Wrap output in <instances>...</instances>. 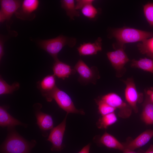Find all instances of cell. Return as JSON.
I'll return each mask as SVG.
<instances>
[{"instance_id": "cell-15", "label": "cell", "mask_w": 153, "mask_h": 153, "mask_svg": "<svg viewBox=\"0 0 153 153\" xmlns=\"http://www.w3.org/2000/svg\"><path fill=\"white\" fill-rule=\"evenodd\" d=\"M53 75L58 78L64 80L76 71L69 65L60 61L58 59L54 60L52 67Z\"/></svg>"}, {"instance_id": "cell-17", "label": "cell", "mask_w": 153, "mask_h": 153, "mask_svg": "<svg viewBox=\"0 0 153 153\" xmlns=\"http://www.w3.org/2000/svg\"><path fill=\"white\" fill-rule=\"evenodd\" d=\"M99 142L109 148L118 149L123 151L124 146L115 137L109 133L105 132L100 138Z\"/></svg>"}, {"instance_id": "cell-6", "label": "cell", "mask_w": 153, "mask_h": 153, "mask_svg": "<svg viewBox=\"0 0 153 153\" xmlns=\"http://www.w3.org/2000/svg\"><path fill=\"white\" fill-rule=\"evenodd\" d=\"M125 46L120 47L113 51L107 53V57L112 65L115 70L116 76L120 77L126 71V64L130 61L124 51Z\"/></svg>"}, {"instance_id": "cell-10", "label": "cell", "mask_w": 153, "mask_h": 153, "mask_svg": "<svg viewBox=\"0 0 153 153\" xmlns=\"http://www.w3.org/2000/svg\"><path fill=\"white\" fill-rule=\"evenodd\" d=\"M33 107L37 124L41 131L42 136L46 137L48 135L47 131L54 128L52 117L50 115L44 113L41 110L42 108L41 104H35Z\"/></svg>"}, {"instance_id": "cell-5", "label": "cell", "mask_w": 153, "mask_h": 153, "mask_svg": "<svg viewBox=\"0 0 153 153\" xmlns=\"http://www.w3.org/2000/svg\"><path fill=\"white\" fill-rule=\"evenodd\" d=\"M79 75L78 81L86 85L89 83L95 84L100 76L97 68L95 66L89 67L81 59H79L74 67Z\"/></svg>"}, {"instance_id": "cell-30", "label": "cell", "mask_w": 153, "mask_h": 153, "mask_svg": "<svg viewBox=\"0 0 153 153\" xmlns=\"http://www.w3.org/2000/svg\"><path fill=\"white\" fill-rule=\"evenodd\" d=\"M91 144L89 143L84 146L78 153H89Z\"/></svg>"}, {"instance_id": "cell-24", "label": "cell", "mask_w": 153, "mask_h": 153, "mask_svg": "<svg viewBox=\"0 0 153 153\" xmlns=\"http://www.w3.org/2000/svg\"><path fill=\"white\" fill-rule=\"evenodd\" d=\"M20 87L19 83L15 82L11 85L8 84L2 78L0 77V95L11 94L18 90Z\"/></svg>"}, {"instance_id": "cell-4", "label": "cell", "mask_w": 153, "mask_h": 153, "mask_svg": "<svg viewBox=\"0 0 153 153\" xmlns=\"http://www.w3.org/2000/svg\"><path fill=\"white\" fill-rule=\"evenodd\" d=\"M42 95L48 102H51L53 99L55 100L59 106L65 111L67 114L69 113L82 115L85 114L83 109H78L75 107L71 98L67 94L57 86L51 91Z\"/></svg>"}, {"instance_id": "cell-8", "label": "cell", "mask_w": 153, "mask_h": 153, "mask_svg": "<svg viewBox=\"0 0 153 153\" xmlns=\"http://www.w3.org/2000/svg\"><path fill=\"white\" fill-rule=\"evenodd\" d=\"M122 81L126 85L125 90L126 99L134 112L137 113L138 112L137 103L142 102L143 99V94L137 91L132 78H129L126 80Z\"/></svg>"}, {"instance_id": "cell-14", "label": "cell", "mask_w": 153, "mask_h": 153, "mask_svg": "<svg viewBox=\"0 0 153 153\" xmlns=\"http://www.w3.org/2000/svg\"><path fill=\"white\" fill-rule=\"evenodd\" d=\"M102 40L99 37L92 43L84 42L80 44L77 50L80 56H86L96 54L102 50Z\"/></svg>"}, {"instance_id": "cell-22", "label": "cell", "mask_w": 153, "mask_h": 153, "mask_svg": "<svg viewBox=\"0 0 153 153\" xmlns=\"http://www.w3.org/2000/svg\"><path fill=\"white\" fill-rule=\"evenodd\" d=\"M137 46L142 54L153 60V37L138 43Z\"/></svg>"}, {"instance_id": "cell-20", "label": "cell", "mask_w": 153, "mask_h": 153, "mask_svg": "<svg viewBox=\"0 0 153 153\" xmlns=\"http://www.w3.org/2000/svg\"><path fill=\"white\" fill-rule=\"evenodd\" d=\"M141 117L143 120L147 124H153V103L146 96Z\"/></svg>"}, {"instance_id": "cell-11", "label": "cell", "mask_w": 153, "mask_h": 153, "mask_svg": "<svg viewBox=\"0 0 153 153\" xmlns=\"http://www.w3.org/2000/svg\"><path fill=\"white\" fill-rule=\"evenodd\" d=\"M39 5L38 0H24L20 8L15 13L18 18L23 20H31L35 17L34 13Z\"/></svg>"}, {"instance_id": "cell-25", "label": "cell", "mask_w": 153, "mask_h": 153, "mask_svg": "<svg viewBox=\"0 0 153 153\" xmlns=\"http://www.w3.org/2000/svg\"><path fill=\"white\" fill-rule=\"evenodd\" d=\"M82 14L86 17L91 20H94L97 17L98 10L92 4L87 5L81 9Z\"/></svg>"}, {"instance_id": "cell-9", "label": "cell", "mask_w": 153, "mask_h": 153, "mask_svg": "<svg viewBox=\"0 0 153 153\" xmlns=\"http://www.w3.org/2000/svg\"><path fill=\"white\" fill-rule=\"evenodd\" d=\"M68 114L63 121L56 126L51 130L47 141L52 144L51 150L52 151H61L64 147L63 139L65 129L66 121Z\"/></svg>"}, {"instance_id": "cell-16", "label": "cell", "mask_w": 153, "mask_h": 153, "mask_svg": "<svg viewBox=\"0 0 153 153\" xmlns=\"http://www.w3.org/2000/svg\"><path fill=\"white\" fill-rule=\"evenodd\" d=\"M153 137V130H147L127 144L124 145L125 149L134 150L139 148L146 144Z\"/></svg>"}, {"instance_id": "cell-18", "label": "cell", "mask_w": 153, "mask_h": 153, "mask_svg": "<svg viewBox=\"0 0 153 153\" xmlns=\"http://www.w3.org/2000/svg\"><path fill=\"white\" fill-rule=\"evenodd\" d=\"M55 77L54 75H48L38 82V88L42 95L51 91L56 86Z\"/></svg>"}, {"instance_id": "cell-19", "label": "cell", "mask_w": 153, "mask_h": 153, "mask_svg": "<svg viewBox=\"0 0 153 153\" xmlns=\"http://www.w3.org/2000/svg\"><path fill=\"white\" fill-rule=\"evenodd\" d=\"M131 66L132 67L141 69L153 74V60L150 58H144L138 60L133 59Z\"/></svg>"}, {"instance_id": "cell-7", "label": "cell", "mask_w": 153, "mask_h": 153, "mask_svg": "<svg viewBox=\"0 0 153 153\" xmlns=\"http://www.w3.org/2000/svg\"><path fill=\"white\" fill-rule=\"evenodd\" d=\"M100 99L116 109H118V116L121 118H127L131 114L133 110L131 107L115 93L111 92L106 94Z\"/></svg>"}, {"instance_id": "cell-28", "label": "cell", "mask_w": 153, "mask_h": 153, "mask_svg": "<svg viewBox=\"0 0 153 153\" xmlns=\"http://www.w3.org/2000/svg\"><path fill=\"white\" fill-rule=\"evenodd\" d=\"M94 1L93 0H76L75 8L76 10L82 9L86 5L92 4Z\"/></svg>"}, {"instance_id": "cell-21", "label": "cell", "mask_w": 153, "mask_h": 153, "mask_svg": "<svg viewBox=\"0 0 153 153\" xmlns=\"http://www.w3.org/2000/svg\"><path fill=\"white\" fill-rule=\"evenodd\" d=\"M60 2L61 7L65 10L67 15L70 19L74 20L75 17L80 16V13L75 8L74 0H62Z\"/></svg>"}, {"instance_id": "cell-31", "label": "cell", "mask_w": 153, "mask_h": 153, "mask_svg": "<svg viewBox=\"0 0 153 153\" xmlns=\"http://www.w3.org/2000/svg\"><path fill=\"white\" fill-rule=\"evenodd\" d=\"M123 153H144L143 151L140 150L138 152H136L133 151L128 149H125L123 151Z\"/></svg>"}, {"instance_id": "cell-13", "label": "cell", "mask_w": 153, "mask_h": 153, "mask_svg": "<svg viewBox=\"0 0 153 153\" xmlns=\"http://www.w3.org/2000/svg\"><path fill=\"white\" fill-rule=\"evenodd\" d=\"M8 107L4 106H0V126L2 127L7 128L15 127L16 126H21L26 127L27 125L17 119L7 111Z\"/></svg>"}, {"instance_id": "cell-26", "label": "cell", "mask_w": 153, "mask_h": 153, "mask_svg": "<svg viewBox=\"0 0 153 153\" xmlns=\"http://www.w3.org/2000/svg\"><path fill=\"white\" fill-rule=\"evenodd\" d=\"M95 101L98 106L99 111L102 116L114 112L116 109L100 99H96Z\"/></svg>"}, {"instance_id": "cell-23", "label": "cell", "mask_w": 153, "mask_h": 153, "mask_svg": "<svg viewBox=\"0 0 153 153\" xmlns=\"http://www.w3.org/2000/svg\"><path fill=\"white\" fill-rule=\"evenodd\" d=\"M117 120V117L113 112L102 116L96 123V126L99 129H106L115 123Z\"/></svg>"}, {"instance_id": "cell-12", "label": "cell", "mask_w": 153, "mask_h": 153, "mask_svg": "<svg viewBox=\"0 0 153 153\" xmlns=\"http://www.w3.org/2000/svg\"><path fill=\"white\" fill-rule=\"evenodd\" d=\"M0 22H9L13 14L20 8L22 1L19 0H0Z\"/></svg>"}, {"instance_id": "cell-27", "label": "cell", "mask_w": 153, "mask_h": 153, "mask_svg": "<svg viewBox=\"0 0 153 153\" xmlns=\"http://www.w3.org/2000/svg\"><path fill=\"white\" fill-rule=\"evenodd\" d=\"M144 16L149 25L153 27V3H147L143 7Z\"/></svg>"}, {"instance_id": "cell-2", "label": "cell", "mask_w": 153, "mask_h": 153, "mask_svg": "<svg viewBox=\"0 0 153 153\" xmlns=\"http://www.w3.org/2000/svg\"><path fill=\"white\" fill-rule=\"evenodd\" d=\"M110 31V37L115 38L120 44L118 48L125 46L126 43L142 42L153 37V32L128 27L113 29Z\"/></svg>"}, {"instance_id": "cell-32", "label": "cell", "mask_w": 153, "mask_h": 153, "mask_svg": "<svg viewBox=\"0 0 153 153\" xmlns=\"http://www.w3.org/2000/svg\"><path fill=\"white\" fill-rule=\"evenodd\" d=\"M144 153H153V145L151 144L148 148Z\"/></svg>"}, {"instance_id": "cell-3", "label": "cell", "mask_w": 153, "mask_h": 153, "mask_svg": "<svg viewBox=\"0 0 153 153\" xmlns=\"http://www.w3.org/2000/svg\"><path fill=\"white\" fill-rule=\"evenodd\" d=\"M76 42V38L62 35L52 39L40 40L37 41L40 47L50 54L54 60L58 59V55L64 46L67 45L72 48L75 46Z\"/></svg>"}, {"instance_id": "cell-1", "label": "cell", "mask_w": 153, "mask_h": 153, "mask_svg": "<svg viewBox=\"0 0 153 153\" xmlns=\"http://www.w3.org/2000/svg\"><path fill=\"white\" fill-rule=\"evenodd\" d=\"M37 143L28 141L20 135L15 127L7 128V135L0 146V153H31Z\"/></svg>"}, {"instance_id": "cell-29", "label": "cell", "mask_w": 153, "mask_h": 153, "mask_svg": "<svg viewBox=\"0 0 153 153\" xmlns=\"http://www.w3.org/2000/svg\"><path fill=\"white\" fill-rule=\"evenodd\" d=\"M146 96L153 103V88H151L145 91Z\"/></svg>"}]
</instances>
